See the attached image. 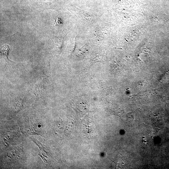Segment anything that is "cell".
<instances>
[{
	"label": "cell",
	"mask_w": 169,
	"mask_h": 169,
	"mask_svg": "<svg viewBox=\"0 0 169 169\" xmlns=\"http://www.w3.org/2000/svg\"><path fill=\"white\" fill-rule=\"evenodd\" d=\"M143 138H144V137H143Z\"/></svg>",
	"instance_id": "cell-3"
},
{
	"label": "cell",
	"mask_w": 169,
	"mask_h": 169,
	"mask_svg": "<svg viewBox=\"0 0 169 169\" xmlns=\"http://www.w3.org/2000/svg\"><path fill=\"white\" fill-rule=\"evenodd\" d=\"M118 4L125 11L130 13L140 12L145 5L137 0H119Z\"/></svg>",
	"instance_id": "cell-1"
},
{
	"label": "cell",
	"mask_w": 169,
	"mask_h": 169,
	"mask_svg": "<svg viewBox=\"0 0 169 169\" xmlns=\"http://www.w3.org/2000/svg\"><path fill=\"white\" fill-rule=\"evenodd\" d=\"M75 8L76 10H77V14H79V15L82 16V17H83L86 19L88 20L91 19L92 18V16L90 14H88L87 12L81 10L75 7Z\"/></svg>",
	"instance_id": "cell-2"
}]
</instances>
